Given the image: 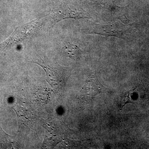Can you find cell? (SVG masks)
<instances>
[{
	"instance_id": "obj_1",
	"label": "cell",
	"mask_w": 149,
	"mask_h": 149,
	"mask_svg": "<svg viewBox=\"0 0 149 149\" xmlns=\"http://www.w3.org/2000/svg\"><path fill=\"white\" fill-rule=\"evenodd\" d=\"M52 24H56L59 22L68 19H75L82 18H90L89 13L85 11L83 9L79 7H70L68 6L66 8H60L55 10L52 14Z\"/></svg>"
},
{
	"instance_id": "obj_2",
	"label": "cell",
	"mask_w": 149,
	"mask_h": 149,
	"mask_svg": "<svg viewBox=\"0 0 149 149\" xmlns=\"http://www.w3.org/2000/svg\"><path fill=\"white\" fill-rule=\"evenodd\" d=\"M127 27L120 23L108 25L95 24L91 31L92 34L102 35L105 37H117L123 38L127 32Z\"/></svg>"
},
{
	"instance_id": "obj_3",
	"label": "cell",
	"mask_w": 149,
	"mask_h": 149,
	"mask_svg": "<svg viewBox=\"0 0 149 149\" xmlns=\"http://www.w3.org/2000/svg\"><path fill=\"white\" fill-rule=\"evenodd\" d=\"M61 52L65 55L74 59L80 58L82 54L79 47L70 43H68L63 47Z\"/></svg>"
},
{
	"instance_id": "obj_4",
	"label": "cell",
	"mask_w": 149,
	"mask_h": 149,
	"mask_svg": "<svg viewBox=\"0 0 149 149\" xmlns=\"http://www.w3.org/2000/svg\"><path fill=\"white\" fill-rule=\"evenodd\" d=\"M132 91H129L128 92L123 94L121 97V101H120V109H123V107L128 103L132 102L131 100V95L132 94Z\"/></svg>"
}]
</instances>
